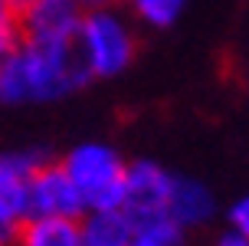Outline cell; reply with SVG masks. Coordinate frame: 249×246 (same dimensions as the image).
I'll return each mask as SVG.
<instances>
[{"label":"cell","instance_id":"obj_7","mask_svg":"<svg viewBox=\"0 0 249 246\" xmlns=\"http://www.w3.org/2000/svg\"><path fill=\"white\" fill-rule=\"evenodd\" d=\"M213 210H216V204H213V194L207 190V184L174 174V187H171V200H167V217L171 220L187 230V227L210 220Z\"/></svg>","mask_w":249,"mask_h":246},{"label":"cell","instance_id":"obj_10","mask_svg":"<svg viewBox=\"0 0 249 246\" xmlns=\"http://www.w3.org/2000/svg\"><path fill=\"white\" fill-rule=\"evenodd\" d=\"M128 246H184V227L174 223L167 213L154 220H141L135 223Z\"/></svg>","mask_w":249,"mask_h":246},{"label":"cell","instance_id":"obj_12","mask_svg":"<svg viewBox=\"0 0 249 246\" xmlns=\"http://www.w3.org/2000/svg\"><path fill=\"white\" fill-rule=\"evenodd\" d=\"M230 230H236V233L249 236V194L239 197L236 204L230 207Z\"/></svg>","mask_w":249,"mask_h":246},{"label":"cell","instance_id":"obj_14","mask_svg":"<svg viewBox=\"0 0 249 246\" xmlns=\"http://www.w3.org/2000/svg\"><path fill=\"white\" fill-rule=\"evenodd\" d=\"M216 246H249V236L236 233V230H230V233L220 236V243H216Z\"/></svg>","mask_w":249,"mask_h":246},{"label":"cell","instance_id":"obj_2","mask_svg":"<svg viewBox=\"0 0 249 246\" xmlns=\"http://www.w3.org/2000/svg\"><path fill=\"white\" fill-rule=\"evenodd\" d=\"M75 39H79V49H82V56H86L95 79L122 76L135 62V53H138L135 30L128 26V20L115 7H108V10H86Z\"/></svg>","mask_w":249,"mask_h":246},{"label":"cell","instance_id":"obj_8","mask_svg":"<svg viewBox=\"0 0 249 246\" xmlns=\"http://www.w3.org/2000/svg\"><path fill=\"white\" fill-rule=\"evenodd\" d=\"M135 223L124 210H86L79 220V246H128Z\"/></svg>","mask_w":249,"mask_h":246},{"label":"cell","instance_id":"obj_16","mask_svg":"<svg viewBox=\"0 0 249 246\" xmlns=\"http://www.w3.org/2000/svg\"><path fill=\"white\" fill-rule=\"evenodd\" d=\"M7 3H10V10L17 13V17H20V13H23L26 7H33V3H36V0H7Z\"/></svg>","mask_w":249,"mask_h":246},{"label":"cell","instance_id":"obj_15","mask_svg":"<svg viewBox=\"0 0 249 246\" xmlns=\"http://www.w3.org/2000/svg\"><path fill=\"white\" fill-rule=\"evenodd\" d=\"M79 7L82 10H108V7H115V0H79Z\"/></svg>","mask_w":249,"mask_h":246},{"label":"cell","instance_id":"obj_5","mask_svg":"<svg viewBox=\"0 0 249 246\" xmlns=\"http://www.w3.org/2000/svg\"><path fill=\"white\" fill-rule=\"evenodd\" d=\"M43 151H10L0 154V220L20 223L30 217V177L46 164Z\"/></svg>","mask_w":249,"mask_h":246},{"label":"cell","instance_id":"obj_1","mask_svg":"<svg viewBox=\"0 0 249 246\" xmlns=\"http://www.w3.org/2000/svg\"><path fill=\"white\" fill-rule=\"evenodd\" d=\"M69 181L79 187L89 210H122L124 197V158L105 141H86L66 151L59 161Z\"/></svg>","mask_w":249,"mask_h":246},{"label":"cell","instance_id":"obj_17","mask_svg":"<svg viewBox=\"0 0 249 246\" xmlns=\"http://www.w3.org/2000/svg\"><path fill=\"white\" fill-rule=\"evenodd\" d=\"M13 17H17V13L10 10V3H7V0H0V23H3V20H13Z\"/></svg>","mask_w":249,"mask_h":246},{"label":"cell","instance_id":"obj_4","mask_svg":"<svg viewBox=\"0 0 249 246\" xmlns=\"http://www.w3.org/2000/svg\"><path fill=\"white\" fill-rule=\"evenodd\" d=\"M86 210L89 207H86V200H82V194H79V187L69 181V174L62 171L59 161L39 164L36 174L30 177V217H69V220H82Z\"/></svg>","mask_w":249,"mask_h":246},{"label":"cell","instance_id":"obj_9","mask_svg":"<svg viewBox=\"0 0 249 246\" xmlns=\"http://www.w3.org/2000/svg\"><path fill=\"white\" fill-rule=\"evenodd\" d=\"M13 246H79V220L30 217L17 227V243Z\"/></svg>","mask_w":249,"mask_h":246},{"label":"cell","instance_id":"obj_11","mask_svg":"<svg viewBox=\"0 0 249 246\" xmlns=\"http://www.w3.org/2000/svg\"><path fill=\"white\" fill-rule=\"evenodd\" d=\"M128 3H131V10H135L148 26H154V30L171 26L187 7V0H128Z\"/></svg>","mask_w":249,"mask_h":246},{"label":"cell","instance_id":"obj_3","mask_svg":"<svg viewBox=\"0 0 249 246\" xmlns=\"http://www.w3.org/2000/svg\"><path fill=\"white\" fill-rule=\"evenodd\" d=\"M171 187H174V174L167 168L154 164V161H131V164H124L122 210L128 213L131 223L164 217L167 200H171Z\"/></svg>","mask_w":249,"mask_h":246},{"label":"cell","instance_id":"obj_6","mask_svg":"<svg viewBox=\"0 0 249 246\" xmlns=\"http://www.w3.org/2000/svg\"><path fill=\"white\" fill-rule=\"evenodd\" d=\"M82 13L79 0H36L20 13L23 43H69L79 37Z\"/></svg>","mask_w":249,"mask_h":246},{"label":"cell","instance_id":"obj_13","mask_svg":"<svg viewBox=\"0 0 249 246\" xmlns=\"http://www.w3.org/2000/svg\"><path fill=\"white\" fill-rule=\"evenodd\" d=\"M17 243V223L0 220V246H13Z\"/></svg>","mask_w":249,"mask_h":246}]
</instances>
